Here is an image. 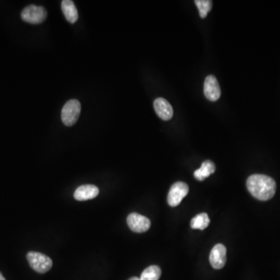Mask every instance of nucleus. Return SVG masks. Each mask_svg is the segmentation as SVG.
Listing matches in <instances>:
<instances>
[{
    "label": "nucleus",
    "instance_id": "nucleus-15",
    "mask_svg": "<svg viewBox=\"0 0 280 280\" xmlns=\"http://www.w3.org/2000/svg\"><path fill=\"white\" fill-rule=\"evenodd\" d=\"M195 3L197 5L199 14L202 18L206 17L213 6V2L210 0H196Z\"/></svg>",
    "mask_w": 280,
    "mask_h": 280
},
{
    "label": "nucleus",
    "instance_id": "nucleus-16",
    "mask_svg": "<svg viewBox=\"0 0 280 280\" xmlns=\"http://www.w3.org/2000/svg\"><path fill=\"white\" fill-rule=\"evenodd\" d=\"M128 280H140V279L138 278V277H132V278H130Z\"/></svg>",
    "mask_w": 280,
    "mask_h": 280
},
{
    "label": "nucleus",
    "instance_id": "nucleus-17",
    "mask_svg": "<svg viewBox=\"0 0 280 280\" xmlns=\"http://www.w3.org/2000/svg\"><path fill=\"white\" fill-rule=\"evenodd\" d=\"M0 280H5V279L4 278L3 276H2V274L1 273H0Z\"/></svg>",
    "mask_w": 280,
    "mask_h": 280
},
{
    "label": "nucleus",
    "instance_id": "nucleus-2",
    "mask_svg": "<svg viewBox=\"0 0 280 280\" xmlns=\"http://www.w3.org/2000/svg\"><path fill=\"white\" fill-rule=\"evenodd\" d=\"M26 259L30 267L38 273H46L52 267V260L40 252H28Z\"/></svg>",
    "mask_w": 280,
    "mask_h": 280
},
{
    "label": "nucleus",
    "instance_id": "nucleus-10",
    "mask_svg": "<svg viewBox=\"0 0 280 280\" xmlns=\"http://www.w3.org/2000/svg\"><path fill=\"white\" fill-rule=\"evenodd\" d=\"M99 194V189L93 185H83L79 186L74 192L75 199L78 201H85L94 199Z\"/></svg>",
    "mask_w": 280,
    "mask_h": 280
},
{
    "label": "nucleus",
    "instance_id": "nucleus-8",
    "mask_svg": "<svg viewBox=\"0 0 280 280\" xmlns=\"http://www.w3.org/2000/svg\"><path fill=\"white\" fill-rule=\"evenodd\" d=\"M210 262L211 266L216 270H221L224 267L227 262V249L225 246L218 244L213 247L210 252Z\"/></svg>",
    "mask_w": 280,
    "mask_h": 280
},
{
    "label": "nucleus",
    "instance_id": "nucleus-6",
    "mask_svg": "<svg viewBox=\"0 0 280 280\" xmlns=\"http://www.w3.org/2000/svg\"><path fill=\"white\" fill-rule=\"evenodd\" d=\"M127 224L129 228L136 233L146 232L150 229L151 225V223L147 217L136 213H131L128 216Z\"/></svg>",
    "mask_w": 280,
    "mask_h": 280
},
{
    "label": "nucleus",
    "instance_id": "nucleus-9",
    "mask_svg": "<svg viewBox=\"0 0 280 280\" xmlns=\"http://www.w3.org/2000/svg\"><path fill=\"white\" fill-rule=\"evenodd\" d=\"M153 107L157 115L164 121H168L172 118L174 114L172 106L166 99L162 97L156 99L153 103Z\"/></svg>",
    "mask_w": 280,
    "mask_h": 280
},
{
    "label": "nucleus",
    "instance_id": "nucleus-4",
    "mask_svg": "<svg viewBox=\"0 0 280 280\" xmlns=\"http://www.w3.org/2000/svg\"><path fill=\"white\" fill-rule=\"evenodd\" d=\"M47 17V11L43 6L30 5L23 9L21 18L23 21L32 24H37L44 21Z\"/></svg>",
    "mask_w": 280,
    "mask_h": 280
},
{
    "label": "nucleus",
    "instance_id": "nucleus-3",
    "mask_svg": "<svg viewBox=\"0 0 280 280\" xmlns=\"http://www.w3.org/2000/svg\"><path fill=\"white\" fill-rule=\"evenodd\" d=\"M81 112V104L77 100H70L65 103L61 114L64 125L72 126L76 124Z\"/></svg>",
    "mask_w": 280,
    "mask_h": 280
},
{
    "label": "nucleus",
    "instance_id": "nucleus-1",
    "mask_svg": "<svg viewBox=\"0 0 280 280\" xmlns=\"http://www.w3.org/2000/svg\"><path fill=\"white\" fill-rule=\"evenodd\" d=\"M247 188L251 194L261 201L270 200L276 194L277 184L270 177L252 175L247 180Z\"/></svg>",
    "mask_w": 280,
    "mask_h": 280
},
{
    "label": "nucleus",
    "instance_id": "nucleus-11",
    "mask_svg": "<svg viewBox=\"0 0 280 280\" xmlns=\"http://www.w3.org/2000/svg\"><path fill=\"white\" fill-rule=\"evenodd\" d=\"M62 10L65 15V19L71 23H74L77 21L78 15L77 9L74 2L71 0H63L62 2Z\"/></svg>",
    "mask_w": 280,
    "mask_h": 280
},
{
    "label": "nucleus",
    "instance_id": "nucleus-13",
    "mask_svg": "<svg viewBox=\"0 0 280 280\" xmlns=\"http://www.w3.org/2000/svg\"><path fill=\"white\" fill-rule=\"evenodd\" d=\"M210 220L206 213H200L191 221V227L193 229L204 230L210 225Z\"/></svg>",
    "mask_w": 280,
    "mask_h": 280
},
{
    "label": "nucleus",
    "instance_id": "nucleus-7",
    "mask_svg": "<svg viewBox=\"0 0 280 280\" xmlns=\"http://www.w3.org/2000/svg\"><path fill=\"white\" fill-rule=\"evenodd\" d=\"M204 94L210 101H217L221 97V87L215 76L210 75L205 79Z\"/></svg>",
    "mask_w": 280,
    "mask_h": 280
},
{
    "label": "nucleus",
    "instance_id": "nucleus-12",
    "mask_svg": "<svg viewBox=\"0 0 280 280\" xmlns=\"http://www.w3.org/2000/svg\"><path fill=\"white\" fill-rule=\"evenodd\" d=\"M215 171L216 166L214 163L213 161L207 160V161H205L203 163L201 168L195 171L194 176L199 181H203V180L208 178L212 174L215 172Z\"/></svg>",
    "mask_w": 280,
    "mask_h": 280
},
{
    "label": "nucleus",
    "instance_id": "nucleus-14",
    "mask_svg": "<svg viewBox=\"0 0 280 280\" xmlns=\"http://www.w3.org/2000/svg\"><path fill=\"white\" fill-rule=\"evenodd\" d=\"M161 270L159 266H149L142 273L140 280H159L161 278Z\"/></svg>",
    "mask_w": 280,
    "mask_h": 280
},
{
    "label": "nucleus",
    "instance_id": "nucleus-5",
    "mask_svg": "<svg viewBox=\"0 0 280 280\" xmlns=\"http://www.w3.org/2000/svg\"><path fill=\"white\" fill-rule=\"evenodd\" d=\"M189 186L185 182H178L171 187L168 195V204L173 207L178 206L189 193Z\"/></svg>",
    "mask_w": 280,
    "mask_h": 280
}]
</instances>
